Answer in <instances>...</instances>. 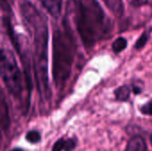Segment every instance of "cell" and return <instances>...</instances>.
<instances>
[{
    "label": "cell",
    "instance_id": "1",
    "mask_svg": "<svg viewBox=\"0 0 152 151\" xmlns=\"http://www.w3.org/2000/svg\"><path fill=\"white\" fill-rule=\"evenodd\" d=\"M20 11L24 26L33 41L35 75L37 89L42 99L49 100L51 98V90L48 79L49 29L47 19L28 0H20Z\"/></svg>",
    "mask_w": 152,
    "mask_h": 151
},
{
    "label": "cell",
    "instance_id": "2",
    "mask_svg": "<svg viewBox=\"0 0 152 151\" xmlns=\"http://www.w3.org/2000/svg\"><path fill=\"white\" fill-rule=\"evenodd\" d=\"M71 1L80 39L86 48H92L110 34L112 23L97 0Z\"/></svg>",
    "mask_w": 152,
    "mask_h": 151
},
{
    "label": "cell",
    "instance_id": "3",
    "mask_svg": "<svg viewBox=\"0 0 152 151\" xmlns=\"http://www.w3.org/2000/svg\"><path fill=\"white\" fill-rule=\"evenodd\" d=\"M76 53L75 38L67 20L54 27L53 35V75L56 87L65 85L69 78Z\"/></svg>",
    "mask_w": 152,
    "mask_h": 151
},
{
    "label": "cell",
    "instance_id": "4",
    "mask_svg": "<svg viewBox=\"0 0 152 151\" xmlns=\"http://www.w3.org/2000/svg\"><path fill=\"white\" fill-rule=\"evenodd\" d=\"M1 77L8 90L14 97H20L22 93V76L15 56L8 49H2L0 60Z\"/></svg>",
    "mask_w": 152,
    "mask_h": 151
},
{
    "label": "cell",
    "instance_id": "5",
    "mask_svg": "<svg viewBox=\"0 0 152 151\" xmlns=\"http://www.w3.org/2000/svg\"><path fill=\"white\" fill-rule=\"evenodd\" d=\"M46 12L55 20L59 19L61 13L63 0H38Z\"/></svg>",
    "mask_w": 152,
    "mask_h": 151
},
{
    "label": "cell",
    "instance_id": "6",
    "mask_svg": "<svg viewBox=\"0 0 152 151\" xmlns=\"http://www.w3.org/2000/svg\"><path fill=\"white\" fill-rule=\"evenodd\" d=\"M77 146V142L74 139L61 138L53 145L52 151H72Z\"/></svg>",
    "mask_w": 152,
    "mask_h": 151
},
{
    "label": "cell",
    "instance_id": "7",
    "mask_svg": "<svg viewBox=\"0 0 152 151\" xmlns=\"http://www.w3.org/2000/svg\"><path fill=\"white\" fill-rule=\"evenodd\" d=\"M125 151H147L144 139L141 136H133L128 141Z\"/></svg>",
    "mask_w": 152,
    "mask_h": 151
},
{
    "label": "cell",
    "instance_id": "8",
    "mask_svg": "<svg viewBox=\"0 0 152 151\" xmlns=\"http://www.w3.org/2000/svg\"><path fill=\"white\" fill-rule=\"evenodd\" d=\"M115 97L118 101H126L129 99L130 93H131V89L127 85H123L118 88H117L114 92Z\"/></svg>",
    "mask_w": 152,
    "mask_h": 151
},
{
    "label": "cell",
    "instance_id": "9",
    "mask_svg": "<svg viewBox=\"0 0 152 151\" xmlns=\"http://www.w3.org/2000/svg\"><path fill=\"white\" fill-rule=\"evenodd\" d=\"M127 46V40L123 37V36H119L118 38L115 39V41L112 44V50L114 53H121L122 51H124Z\"/></svg>",
    "mask_w": 152,
    "mask_h": 151
},
{
    "label": "cell",
    "instance_id": "10",
    "mask_svg": "<svg viewBox=\"0 0 152 151\" xmlns=\"http://www.w3.org/2000/svg\"><path fill=\"white\" fill-rule=\"evenodd\" d=\"M26 140L30 143H37L41 141V135L37 131L32 130L26 134Z\"/></svg>",
    "mask_w": 152,
    "mask_h": 151
},
{
    "label": "cell",
    "instance_id": "11",
    "mask_svg": "<svg viewBox=\"0 0 152 151\" xmlns=\"http://www.w3.org/2000/svg\"><path fill=\"white\" fill-rule=\"evenodd\" d=\"M148 40H149V35H148L147 32H144V33L138 38V40H137V42H136V44H135V45H134L135 49L140 50V49L143 48V47L145 46V44H147Z\"/></svg>",
    "mask_w": 152,
    "mask_h": 151
},
{
    "label": "cell",
    "instance_id": "12",
    "mask_svg": "<svg viewBox=\"0 0 152 151\" xmlns=\"http://www.w3.org/2000/svg\"><path fill=\"white\" fill-rule=\"evenodd\" d=\"M141 112L144 115L152 116V100L142 106Z\"/></svg>",
    "mask_w": 152,
    "mask_h": 151
},
{
    "label": "cell",
    "instance_id": "13",
    "mask_svg": "<svg viewBox=\"0 0 152 151\" xmlns=\"http://www.w3.org/2000/svg\"><path fill=\"white\" fill-rule=\"evenodd\" d=\"M127 1L134 6H141L146 2V0H127Z\"/></svg>",
    "mask_w": 152,
    "mask_h": 151
},
{
    "label": "cell",
    "instance_id": "14",
    "mask_svg": "<svg viewBox=\"0 0 152 151\" xmlns=\"http://www.w3.org/2000/svg\"><path fill=\"white\" fill-rule=\"evenodd\" d=\"M11 151H23L21 149H13V150H12Z\"/></svg>",
    "mask_w": 152,
    "mask_h": 151
},
{
    "label": "cell",
    "instance_id": "15",
    "mask_svg": "<svg viewBox=\"0 0 152 151\" xmlns=\"http://www.w3.org/2000/svg\"><path fill=\"white\" fill-rule=\"evenodd\" d=\"M151 144H152V134H151Z\"/></svg>",
    "mask_w": 152,
    "mask_h": 151
},
{
    "label": "cell",
    "instance_id": "16",
    "mask_svg": "<svg viewBox=\"0 0 152 151\" xmlns=\"http://www.w3.org/2000/svg\"></svg>",
    "mask_w": 152,
    "mask_h": 151
}]
</instances>
